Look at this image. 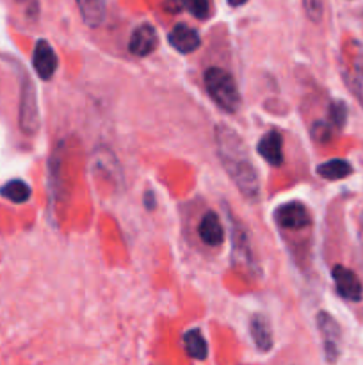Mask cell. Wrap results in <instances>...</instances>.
Segmentation results:
<instances>
[{"label":"cell","instance_id":"cell-17","mask_svg":"<svg viewBox=\"0 0 363 365\" xmlns=\"http://www.w3.org/2000/svg\"><path fill=\"white\" fill-rule=\"evenodd\" d=\"M31 185L25 184L23 180H18V178L9 180L6 185L0 187V195H2L4 198L11 200L13 203H25L31 198Z\"/></svg>","mask_w":363,"mask_h":365},{"label":"cell","instance_id":"cell-18","mask_svg":"<svg viewBox=\"0 0 363 365\" xmlns=\"http://www.w3.org/2000/svg\"><path fill=\"white\" fill-rule=\"evenodd\" d=\"M182 6L189 11L198 20H206L210 13L209 0H180Z\"/></svg>","mask_w":363,"mask_h":365},{"label":"cell","instance_id":"cell-9","mask_svg":"<svg viewBox=\"0 0 363 365\" xmlns=\"http://www.w3.org/2000/svg\"><path fill=\"white\" fill-rule=\"evenodd\" d=\"M167 39H169V45L180 53L196 52L201 46V38H199L198 31L185 24L174 25Z\"/></svg>","mask_w":363,"mask_h":365},{"label":"cell","instance_id":"cell-16","mask_svg":"<svg viewBox=\"0 0 363 365\" xmlns=\"http://www.w3.org/2000/svg\"><path fill=\"white\" fill-rule=\"evenodd\" d=\"M352 173V166L344 159H331L317 166V175L326 180H340Z\"/></svg>","mask_w":363,"mask_h":365},{"label":"cell","instance_id":"cell-7","mask_svg":"<svg viewBox=\"0 0 363 365\" xmlns=\"http://www.w3.org/2000/svg\"><path fill=\"white\" fill-rule=\"evenodd\" d=\"M159 45V38H157V31L153 25L141 24L130 36L128 41V52L132 56L146 57L153 52Z\"/></svg>","mask_w":363,"mask_h":365},{"label":"cell","instance_id":"cell-22","mask_svg":"<svg viewBox=\"0 0 363 365\" xmlns=\"http://www.w3.org/2000/svg\"><path fill=\"white\" fill-rule=\"evenodd\" d=\"M248 2V0H228V4H230L231 7H238V6H244V4Z\"/></svg>","mask_w":363,"mask_h":365},{"label":"cell","instance_id":"cell-11","mask_svg":"<svg viewBox=\"0 0 363 365\" xmlns=\"http://www.w3.org/2000/svg\"><path fill=\"white\" fill-rule=\"evenodd\" d=\"M198 235L206 246H221L224 242V228L214 210H209L201 217L198 225Z\"/></svg>","mask_w":363,"mask_h":365},{"label":"cell","instance_id":"cell-3","mask_svg":"<svg viewBox=\"0 0 363 365\" xmlns=\"http://www.w3.org/2000/svg\"><path fill=\"white\" fill-rule=\"evenodd\" d=\"M23 89H21V103H20V125L21 130L27 134H36L39 128V110L36 102V89L31 78L25 75Z\"/></svg>","mask_w":363,"mask_h":365},{"label":"cell","instance_id":"cell-5","mask_svg":"<svg viewBox=\"0 0 363 365\" xmlns=\"http://www.w3.org/2000/svg\"><path fill=\"white\" fill-rule=\"evenodd\" d=\"M317 327H319V331L322 334L326 360L327 362H335V360L338 359V355H340V351H338V342H340V327H338L337 321H335L327 312L317 314Z\"/></svg>","mask_w":363,"mask_h":365},{"label":"cell","instance_id":"cell-21","mask_svg":"<svg viewBox=\"0 0 363 365\" xmlns=\"http://www.w3.org/2000/svg\"><path fill=\"white\" fill-rule=\"evenodd\" d=\"M18 2H23V6L27 7V11L32 14V16H36V14H38V9H39L38 0H18Z\"/></svg>","mask_w":363,"mask_h":365},{"label":"cell","instance_id":"cell-10","mask_svg":"<svg viewBox=\"0 0 363 365\" xmlns=\"http://www.w3.org/2000/svg\"><path fill=\"white\" fill-rule=\"evenodd\" d=\"M260 157L274 168L283 164V138L278 130H269L256 145Z\"/></svg>","mask_w":363,"mask_h":365},{"label":"cell","instance_id":"cell-13","mask_svg":"<svg viewBox=\"0 0 363 365\" xmlns=\"http://www.w3.org/2000/svg\"><path fill=\"white\" fill-rule=\"evenodd\" d=\"M80 11V16L88 27H100L105 20L107 2L105 0H75Z\"/></svg>","mask_w":363,"mask_h":365},{"label":"cell","instance_id":"cell-14","mask_svg":"<svg viewBox=\"0 0 363 365\" xmlns=\"http://www.w3.org/2000/svg\"><path fill=\"white\" fill-rule=\"evenodd\" d=\"M233 259L235 262L244 264L246 267L253 269L255 267V260H253L251 248H249L248 237H246V232L242 230V227L238 223H233Z\"/></svg>","mask_w":363,"mask_h":365},{"label":"cell","instance_id":"cell-2","mask_svg":"<svg viewBox=\"0 0 363 365\" xmlns=\"http://www.w3.org/2000/svg\"><path fill=\"white\" fill-rule=\"evenodd\" d=\"M205 86L209 96L226 113H237L241 107V95L230 71L223 68H209L205 71Z\"/></svg>","mask_w":363,"mask_h":365},{"label":"cell","instance_id":"cell-4","mask_svg":"<svg viewBox=\"0 0 363 365\" xmlns=\"http://www.w3.org/2000/svg\"><path fill=\"white\" fill-rule=\"evenodd\" d=\"M274 221L285 230H301L310 225V214L301 202H288L274 210Z\"/></svg>","mask_w":363,"mask_h":365},{"label":"cell","instance_id":"cell-1","mask_svg":"<svg viewBox=\"0 0 363 365\" xmlns=\"http://www.w3.org/2000/svg\"><path fill=\"white\" fill-rule=\"evenodd\" d=\"M214 135H216L217 155L228 177L233 180L235 187L246 200L256 202L260 198V175L244 139L224 123L217 125Z\"/></svg>","mask_w":363,"mask_h":365},{"label":"cell","instance_id":"cell-6","mask_svg":"<svg viewBox=\"0 0 363 365\" xmlns=\"http://www.w3.org/2000/svg\"><path fill=\"white\" fill-rule=\"evenodd\" d=\"M331 277H333L335 287L342 298L349 299V302H359L363 298L362 282L351 269L344 266H335L331 271Z\"/></svg>","mask_w":363,"mask_h":365},{"label":"cell","instance_id":"cell-8","mask_svg":"<svg viewBox=\"0 0 363 365\" xmlns=\"http://www.w3.org/2000/svg\"><path fill=\"white\" fill-rule=\"evenodd\" d=\"M32 64L41 81H50L57 70V56L53 52L52 45L45 39H39L36 43L34 53H32Z\"/></svg>","mask_w":363,"mask_h":365},{"label":"cell","instance_id":"cell-19","mask_svg":"<svg viewBox=\"0 0 363 365\" xmlns=\"http://www.w3.org/2000/svg\"><path fill=\"white\" fill-rule=\"evenodd\" d=\"M305 13L313 24H319L324 14V0H302Z\"/></svg>","mask_w":363,"mask_h":365},{"label":"cell","instance_id":"cell-12","mask_svg":"<svg viewBox=\"0 0 363 365\" xmlns=\"http://www.w3.org/2000/svg\"><path fill=\"white\" fill-rule=\"evenodd\" d=\"M249 334L258 351L269 353L273 349V330L263 314H253L249 321Z\"/></svg>","mask_w":363,"mask_h":365},{"label":"cell","instance_id":"cell-20","mask_svg":"<svg viewBox=\"0 0 363 365\" xmlns=\"http://www.w3.org/2000/svg\"><path fill=\"white\" fill-rule=\"evenodd\" d=\"M330 120L335 127H344L345 120H347V107H345L344 102H333L331 103V109H330Z\"/></svg>","mask_w":363,"mask_h":365},{"label":"cell","instance_id":"cell-15","mask_svg":"<svg viewBox=\"0 0 363 365\" xmlns=\"http://www.w3.org/2000/svg\"><path fill=\"white\" fill-rule=\"evenodd\" d=\"M182 342H184L185 353L191 359L205 360L209 356V344H206L205 337H203V334L198 328H192V330L185 331L184 337H182Z\"/></svg>","mask_w":363,"mask_h":365}]
</instances>
